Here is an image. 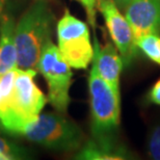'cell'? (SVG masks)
<instances>
[{"label":"cell","instance_id":"cell-1","mask_svg":"<svg viewBox=\"0 0 160 160\" xmlns=\"http://www.w3.org/2000/svg\"><path fill=\"white\" fill-rule=\"evenodd\" d=\"M54 16L44 0L33 3L16 23L18 67L36 69L45 46L51 41Z\"/></svg>","mask_w":160,"mask_h":160},{"label":"cell","instance_id":"cell-2","mask_svg":"<svg viewBox=\"0 0 160 160\" xmlns=\"http://www.w3.org/2000/svg\"><path fill=\"white\" fill-rule=\"evenodd\" d=\"M36 75V69L16 70L12 111L1 122L4 132L21 135L25 127L40 116L46 105L48 98L34 81Z\"/></svg>","mask_w":160,"mask_h":160},{"label":"cell","instance_id":"cell-3","mask_svg":"<svg viewBox=\"0 0 160 160\" xmlns=\"http://www.w3.org/2000/svg\"><path fill=\"white\" fill-rule=\"evenodd\" d=\"M21 135L45 148L58 152H73L84 143L81 129L57 111V113H40L25 127Z\"/></svg>","mask_w":160,"mask_h":160},{"label":"cell","instance_id":"cell-4","mask_svg":"<svg viewBox=\"0 0 160 160\" xmlns=\"http://www.w3.org/2000/svg\"><path fill=\"white\" fill-rule=\"evenodd\" d=\"M92 137L113 135L120 125V95L99 75L92 62L88 76Z\"/></svg>","mask_w":160,"mask_h":160},{"label":"cell","instance_id":"cell-5","mask_svg":"<svg viewBox=\"0 0 160 160\" xmlns=\"http://www.w3.org/2000/svg\"><path fill=\"white\" fill-rule=\"evenodd\" d=\"M48 85V101L54 109L65 113L70 104V88L72 76L71 66L63 58L58 47L48 42L37 66Z\"/></svg>","mask_w":160,"mask_h":160},{"label":"cell","instance_id":"cell-6","mask_svg":"<svg viewBox=\"0 0 160 160\" xmlns=\"http://www.w3.org/2000/svg\"><path fill=\"white\" fill-rule=\"evenodd\" d=\"M56 32L57 47L71 68H88L94 58V46L88 24L66 9L62 19L57 22Z\"/></svg>","mask_w":160,"mask_h":160},{"label":"cell","instance_id":"cell-7","mask_svg":"<svg viewBox=\"0 0 160 160\" xmlns=\"http://www.w3.org/2000/svg\"><path fill=\"white\" fill-rule=\"evenodd\" d=\"M98 9L103 16L111 40L122 55L124 66H130L138 50L136 38L130 23L125 15L120 12L113 0H99Z\"/></svg>","mask_w":160,"mask_h":160},{"label":"cell","instance_id":"cell-8","mask_svg":"<svg viewBox=\"0 0 160 160\" xmlns=\"http://www.w3.org/2000/svg\"><path fill=\"white\" fill-rule=\"evenodd\" d=\"M124 15L136 39L148 33L160 34V0H131Z\"/></svg>","mask_w":160,"mask_h":160},{"label":"cell","instance_id":"cell-9","mask_svg":"<svg viewBox=\"0 0 160 160\" xmlns=\"http://www.w3.org/2000/svg\"><path fill=\"white\" fill-rule=\"evenodd\" d=\"M92 62L97 67L99 75L120 95V77L124 62L116 45L107 42L104 46H101L95 36Z\"/></svg>","mask_w":160,"mask_h":160},{"label":"cell","instance_id":"cell-10","mask_svg":"<svg viewBox=\"0 0 160 160\" xmlns=\"http://www.w3.org/2000/svg\"><path fill=\"white\" fill-rule=\"evenodd\" d=\"M131 154L125 147L121 146L113 135L92 137L83 143L76 154V159L84 160H123L130 159Z\"/></svg>","mask_w":160,"mask_h":160},{"label":"cell","instance_id":"cell-11","mask_svg":"<svg viewBox=\"0 0 160 160\" xmlns=\"http://www.w3.org/2000/svg\"><path fill=\"white\" fill-rule=\"evenodd\" d=\"M16 23L8 14L0 17V75L18 69V52L15 40Z\"/></svg>","mask_w":160,"mask_h":160},{"label":"cell","instance_id":"cell-12","mask_svg":"<svg viewBox=\"0 0 160 160\" xmlns=\"http://www.w3.org/2000/svg\"><path fill=\"white\" fill-rule=\"evenodd\" d=\"M16 70L0 75V123L12 111V98Z\"/></svg>","mask_w":160,"mask_h":160},{"label":"cell","instance_id":"cell-13","mask_svg":"<svg viewBox=\"0 0 160 160\" xmlns=\"http://www.w3.org/2000/svg\"><path fill=\"white\" fill-rule=\"evenodd\" d=\"M136 46L150 60L160 66V34L148 33L136 39Z\"/></svg>","mask_w":160,"mask_h":160},{"label":"cell","instance_id":"cell-14","mask_svg":"<svg viewBox=\"0 0 160 160\" xmlns=\"http://www.w3.org/2000/svg\"><path fill=\"white\" fill-rule=\"evenodd\" d=\"M148 153L152 159L160 160V125L153 128L148 138Z\"/></svg>","mask_w":160,"mask_h":160},{"label":"cell","instance_id":"cell-15","mask_svg":"<svg viewBox=\"0 0 160 160\" xmlns=\"http://www.w3.org/2000/svg\"><path fill=\"white\" fill-rule=\"evenodd\" d=\"M84 8L88 16V21L91 24V26L94 28L96 27V14L98 9V2L99 0H78Z\"/></svg>","mask_w":160,"mask_h":160},{"label":"cell","instance_id":"cell-16","mask_svg":"<svg viewBox=\"0 0 160 160\" xmlns=\"http://www.w3.org/2000/svg\"><path fill=\"white\" fill-rule=\"evenodd\" d=\"M148 99L151 103L160 106V78L156 81L150 89Z\"/></svg>","mask_w":160,"mask_h":160},{"label":"cell","instance_id":"cell-17","mask_svg":"<svg viewBox=\"0 0 160 160\" xmlns=\"http://www.w3.org/2000/svg\"><path fill=\"white\" fill-rule=\"evenodd\" d=\"M131 0H113V2L116 3L117 6L122 11H124L125 8H126V6L129 4Z\"/></svg>","mask_w":160,"mask_h":160},{"label":"cell","instance_id":"cell-18","mask_svg":"<svg viewBox=\"0 0 160 160\" xmlns=\"http://www.w3.org/2000/svg\"><path fill=\"white\" fill-rule=\"evenodd\" d=\"M3 8V0H0V11H2Z\"/></svg>","mask_w":160,"mask_h":160},{"label":"cell","instance_id":"cell-19","mask_svg":"<svg viewBox=\"0 0 160 160\" xmlns=\"http://www.w3.org/2000/svg\"><path fill=\"white\" fill-rule=\"evenodd\" d=\"M0 160H8L5 158V156H3L2 154H0Z\"/></svg>","mask_w":160,"mask_h":160},{"label":"cell","instance_id":"cell-20","mask_svg":"<svg viewBox=\"0 0 160 160\" xmlns=\"http://www.w3.org/2000/svg\"><path fill=\"white\" fill-rule=\"evenodd\" d=\"M0 132H4V129H3V127H2L1 123H0Z\"/></svg>","mask_w":160,"mask_h":160},{"label":"cell","instance_id":"cell-21","mask_svg":"<svg viewBox=\"0 0 160 160\" xmlns=\"http://www.w3.org/2000/svg\"><path fill=\"white\" fill-rule=\"evenodd\" d=\"M1 12H2V11H0V17H1Z\"/></svg>","mask_w":160,"mask_h":160}]
</instances>
